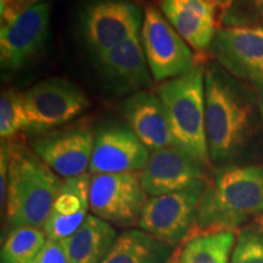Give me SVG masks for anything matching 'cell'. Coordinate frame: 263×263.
Segmentation results:
<instances>
[{"label":"cell","instance_id":"1","mask_svg":"<svg viewBox=\"0 0 263 263\" xmlns=\"http://www.w3.org/2000/svg\"><path fill=\"white\" fill-rule=\"evenodd\" d=\"M262 123L257 97L218 64L205 67V130L211 163L217 168L248 155Z\"/></svg>","mask_w":263,"mask_h":263},{"label":"cell","instance_id":"2","mask_svg":"<svg viewBox=\"0 0 263 263\" xmlns=\"http://www.w3.org/2000/svg\"><path fill=\"white\" fill-rule=\"evenodd\" d=\"M262 216V164L221 167L206 184L188 238L202 233L235 232Z\"/></svg>","mask_w":263,"mask_h":263},{"label":"cell","instance_id":"3","mask_svg":"<svg viewBox=\"0 0 263 263\" xmlns=\"http://www.w3.org/2000/svg\"><path fill=\"white\" fill-rule=\"evenodd\" d=\"M11 141V140H10ZM64 180L33 150L11 141L5 213L10 228L43 229Z\"/></svg>","mask_w":263,"mask_h":263},{"label":"cell","instance_id":"4","mask_svg":"<svg viewBox=\"0 0 263 263\" xmlns=\"http://www.w3.org/2000/svg\"><path fill=\"white\" fill-rule=\"evenodd\" d=\"M156 94L168 118L174 146L210 170L212 163L205 130V67L197 65L179 77L162 82Z\"/></svg>","mask_w":263,"mask_h":263},{"label":"cell","instance_id":"5","mask_svg":"<svg viewBox=\"0 0 263 263\" xmlns=\"http://www.w3.org/2000/svg\"><path fill=\"white\" fill-rule=\"evenodd\" d=\"M28 124L25 133L43 136L80 117L90 106L77 84L65 78H48L22 93Z\"/></svg>","mask_w":263,"mask_h":263},{"label":"cell","instance_id":"6","mask_svg":"<svg viewBox=\"0 0 263 263\" xmlns=\"http://www.w3.org/2000/svg\"><path fill=\"white\" fill-rule=\"evenodd\" d=\"M144 10L130 0H93L82 11L80 29L93 58L139 34Z\"/></svg>","mask_w":263,"mask_h":263},{"label":"cell","instance_id":"7","mask_svg":"<svg viewBox=\"0 0 263 263\" xmlns=\"http://www.w3.org/2000/svg\"><path fill=\"white\" fill-rule=\"evenodd\" d=\"M140 42L153 78L160 83L179 77L197 66L192 48L153 5L144 9Z\"/></svg>","mask_w":263,"mask_h":263},{"label":"cell","instance_id":"8","mask_svg":"<svg viewBox=\"0 0 263 263\" xmlns=\"http://www.w3.org/2000/svg\"><path fill=\"white\" fill-rule=\"evenodd\" d=\"M207 182L180 192L150 196L138 223L139 229L172 248L179 246L194 228Z\"/></svg>","mask_w":263,"mask_h":263},{"label":"cell","instance_id":"9","mask_svg":"<svg viewBox=\"0 0 263 263\" xmlns=\"http://www.w3.org/2000/svg\"><path fill=\"white\" fill-rule=\"evenodd\" d=\"M149 200L139 173L91 174L89 209L94 216L112 226H138Z\"/></svg>","mask_w":263,"mask_h":263},{"label":"cell","instance_id":"10","mask_svg":"<svg viewBox=\"0 0 263 263\" xmlns=\"http://www.w3.org/2000/svg\"><path fill=\"white\" fill-rule=\"evenodd\" d=\"M94 130L88 121L81 120L37 137L31 147L61 178H74L89 171Z\"/></svg>","mask_w":263,"mask_h":263},{"label":"cell","instance_id":"11","mask_svg":"<svg viewBox=\"0 0 263 263\" xmlns=\"http://www.w3.org/2000/svg\"><path fill=\"white\" fill-rule=\"evenodd\" d=\"M150 154L124 121H104L94 130L89 173H140Z\"/></svg>","mask_w":263,"mask_h":263},{"label":"cell","instance_id":"12","mask_svg":"<svg viewBox=\"0 0 263 263\" xmlns=\"http://www.w3.org/2000/svg\"><path fill=\"white\" fill-rule=\"evenodd\" d=\"M48 2L28 9L0 27V65L3 72H17L44 48L50 29Z\"/></svg>","mask_w":263,"mask_h":263},{"label":"cell","instance_id":"13","mask_svg":"<svg viewBox=\"0 0 263 263\" xmlns=\"http://www.w3.org/2000/svg\"><path fill=\"white\" fill-rule=\"evenodd\" d=\"M217 64L239 81L263 83V28L232 26L218 29L211 45Z\"/></svg>","mask_w":263,"mask_h":263},{"label":"cell","instance_id":"14","mask_svg":"<svg viewBox=\"0 0 263 263\" xmlns=\"http://www.w3.org/2000/svg\"><path fill=\"white\" fill-rule=\"evenodd\" d=\"M103 81L117 95L147 90L153 84L151 72L140 42V33L94 58Z\"/></svg>","mask_w":263,"mask_h":263},{"label":"cell","instance_id":"15","mask_svg":"<svg viewBox=\"0 0 263 263\" xmlns=\"http://www.w3.org/2000/svg\"><path fill=\"white\" fill-rule=\"evenodd\" d=\"M207 171L177 146H168L153 151L145 168L139 174L147 195L157 196L207 182L210 179Z\"/></svg>","mask_w":263,"mask_h":263},{"label":"cell","instance_id":"16","mask_svg":"<svg viewBox=\"0 0 263 263\" xmlns=\"http://www.w3.org/2000/svg\"><path fill=\"white\" fill-rule=\"evenodd\" d=\"M160 9L194 51L211 49L218 31L216 0H160Z\"/></svg>","mask_w":263,"mask_h":263},{"label":"cell","instance_id":"17","mask_svg":"<svg viewBox=\"0 0 263 263\" xmlns=\"http://www.w3.org/2000/svg\"><path fill=\"white\" fill-rule=\"evenodd\" d=\"M121 114L150 153L174 146L168 118L157 94L141 90L129 95L121 105Z\"/></svg>","mask_w":263,"mask_h":263},{"label":"cell","instance_id":"18","mask_svg":"<svg viewBox=\"0 0 263 263\" xmlns=\"http://www.w3.org/2000/svg\"><path fill=\"white\" fill-rule=\"evenodd\" d=\"M90 173H84L64 179L50 216L43 227L47 239L62 241L81 228L90 211Z\"/></svg>","mask_w":263,"mask_h":263},{"label":"cell","instance_id":"19","mask_svg":"<svg viewBox=\"0 0 263 263\" xmlns=\"http://www.w3.org/2000/svg\"><path fill=\"white\" fill-rule=\"evenodd\" d=\"M117 236L112 224L94 215H88L74 234L62 240L68 263H101Z\"/></svg>","mask_w":263,"mask_h":263},{"label":"cell","instance_id":"20","mask_svg":"<svg viewBox=\"0 0 263 263\" xmlns=\"http://www.w3.org/2000/svg\"><path fill=\"white\" fill-rule=\"evenodd\" d=\"M173 249L141 229L118 234L101 263H170Z\"/></svg>","mask_w":263,"mask_h":263},{"label":"cell","instance_id":"21","mask_svg":"<svg viewBox=\"0 0 263 263\" xmlns=\"http://www.w3.org/2000/svg\"><path fill=\"white\" fill-rule=\"evenodd\" d=\"M235 240V232L193 235L178 246L170 263H229Z\"/></svg>","mask_w":263,"mask_h":263},{"label":"cell","instance_id":"22","mask_svg":"<svg viewBox=\"0 0 263 263\" xmlns=\"http://www.w3.org/2000/svg\"><path fill=\"white\" fill-rule=\"evenodd\" d=\"M47 240L41 228L29 226L10 228L2 246L0 263H31Z\"/></svg>","mask_w":263,"mask_h":263},{"label":"cell","instance_id":"23","mask_svg":"<svg viewBox=\"0 0 263 263\" xmlns=\"http://www.w3.org/2000/svg\"><path fill=\"white\" fill-rule=\"evenodd\" d=\"M28 120L24 97L12 88L3 89L0 97V137L11 140L21 132H26Z\"/></svg>","mask_w":263,"mask_h":263},{"label":"cell","instance_id":"24","mask_svg":"<svg viewBox=\"0 0 263 263\" xmlns=\"http://www.w3.org/2000/svg\"><path fill=\"white\" fill-rule=\"evenodd\" d=\"M229 263H263V216L239 229Z\"/></svg>","mask_w":263,"mask_h":263},{"label":"cell","instance_id":"25","mask_svg":"<svg viewBox=\"0 0 263 263\" xmlns=\"http://www.w3.org/2000/svg\"><path fill=\"white\" fill-rule=\"evenodd\" d=\"M45 0H0V20L2 26L8 25L11 21L27 11L33 6L42 4Z\"/></svg>","mask_w":263,"mask_h":263},{"label":"cell","instance_id":"26","mask_svg":"<svg viewBox=\"0 0 263 263\" xmlns=\"http://www.w3.org/2000/svg\"><path fill=\"white\" fill-rule=\"evenodd\" d=\"M31 263H68L62 241L48 239Z\"/></svg>","mask_w":263,"mask_h":263},{"label":"cell","instance_id":"27","mask_svg":"<svg viewBox=\"0 0 263 263\" xmlns=\"http://www.w3.org/2000/svg\"><path fill=\"white\" fill-rule=\"evenodd\" d=\"M10 157H11V141L2 140V147H0V206H2L3 212H4L6 192H8Z\"/></svg>","mask_w":263,"mask_h":263},{"label":"cell","instance_id":"28","mask_svg":"<svg viewBox=\"0 0 263 263\" xmlns=\"http://www.w3.org/2000/svg\"><path fill=\"white\" fill-rule=\"evenodd\" d=\"M256 97H257V103L259 108V115H261V121L263 126V83L256 85Z\"/></svg>","mask_w":263,"mask_h":263},{"label":"cell","instance_id":"29","mask_svg":"<svg viewBox=\"0 0 263 263\" xmlns=\"http://www.w3.org/2000/svg\"><path fill=\"white\" fill-rule=\"evenodd\" d=\"M254 3L255 6H257L259 9H263V0H251Z\"/></svg>","mask_w":263,"mask_h":263},{"label":"cell","instance_id":"30","mask_svg":"<svg viewBox=\"0 0 263 263\" xmlns=\"http://www.w3.org/2000/svg\"><path fill=\"white\" fill-rule=\"evenodd\" d=\"M216 2H217V3H219V2H222V0H216Z\"/></svg>","mask_w":263,"mask_h":263}]
</instances>
